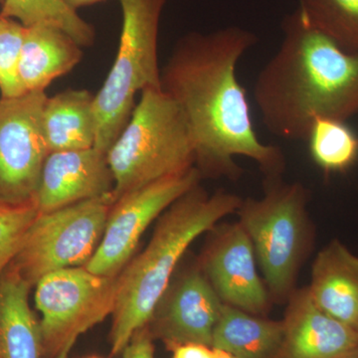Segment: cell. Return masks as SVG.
<instances>
[{
	"label": "cell",
	"instance_id": "7402d4cb",
	"mask_svg": "<svg viewBox=\"0 0 358 358\" xmlns=\"http://www.w3.org/2000/svg\"><path fill=\"white\" fill-rule=\"evenodd\" d=\"M299 8L313 27L358 54V0H300Z\"/></svg>",
	"mask_w": 358,
	"mask_h": 358
},
{
	"label": "cell",
	"instance_id": "e0dca14e",
	"mask_svg": "<svg viewBox=\"0 0 358 358\" xmlns=\"http://www.w3.org/2000/svg\"><path fill=\"white\" fill-rule=\"evenodd\" d=\"M82 56V47L62 30L47 25L26 27L20 64L26 93L45 91L54 80L74 69Z\"/></svg>",
	"mask_w": 358,
	"mask_h": 358
},
{
	"label": "cell",
	"instance_id": "603a6c76",
	"mask_svg": "<svg viewBox=\"0 0 358 358\" xmlns=\"http://www.w3.org/2000/svg\"><path fill=\"white\" fill-rule=\"evenodd\" d=\"M25 29L18 21L0 16V93L3 99L26 94L20 77Z\"/></svg>",
	"mask_w": 358,
	"mask_h": 358
},
{
	"label": "cell",
	"instance_id": "4316f807",
	"mask_svg": "<svg viewBox=\"0 0 358 358\" xmlns=\"http://www.w3.org/2000/svg\"><path fill=\"white\" fill-rule=\"evenodd\" d=\"M68 6L78 11V9L82 7L93 6L99 2L106 1V0H65Z\"/></svg>",
	"mask_w": 358,
	"mask_h": 358
},
{
	"label": "cell",
	"instance_id": "d4e9b609",
	"mask_svg": "<svg viewBox=\"0 0 358 358\" xmlns=\"http://www.w3.org/2000/svg\"><path fill=\"white\" fill-rule=\"evenodd\" d=\"M155 339L147 326L138 329L122 352V358H155Z\"/></svg>",
	"mask_w": 358,
	"mask_h": 358
},
{
	"label": "cell",
	"instance_id": "30bf717a",
	"mask_svg": "<svg viewBox=\"0 0 358 358\" xmlns=\"http://www.w3.org/2000/svg\"><path fill=\"white\" fill-rule=\"evenodd\" d=\"M45 91L0 99V203L33 201L49 155L43 129Z\"/></svg>",
	"mask_w": 358,
	"mask_h": 358
},
{
	"label": "cell",
	"instance_id": "83f0119b",
	"mask_svg": "<svg viewBox=\"0 0 358 358\" xmlns=\"http://www.w3.org/2000/svg\"><path fill=\"white\" fill-rule=\"evenodd\" d=\"M216 350V355H217V358H235L232 357V355H229V353L222 352V350Z\"/></svg>",
	"mask_w": 358,
	"mask_h": 358
},
{
	"label": "cell",
	"instance_id": "5bb4252c",
	"mask_svg": "<svg viewBox=\"0 0 358 358\" xmlns=\"http://www.w3.org/2000/svg\"><path fill=\"white\" fill-rule=\"evenodd\" d=\"M286 303L277 358L358 357V331L320 310L308 287L294 289Z\"/></svg>",
	"mask_w": 358,
	"mask_h": 358
},
{
	"label": "cell",
	"instance_id": "ba28073f",
	"mask_svg": "<svg viewBox=\"0 0 358 358\" xmlns=\"http://www.w3.org/2000/svg\"><path fill=\"white\" fill-rule=\"evenodd\" d=\"M113 194L38 214L10 264L35 286L49 273L85 267L103 235Z\"/></svg>",
	"mask_w": 358,
	"mask_h": 358
},
{
	"label": "cell",
	"instance_id": "484cf974",
	"mask_svg": "<svg viewBox=\"0 0 358 358\" xmlns=\"http://www.w3.org/2000/svg\"><path fill=\"white\" fill-rule=\"evenodd\" d=\"M171 358H217L216 350L209 345L200 343H182L167 348Z\"/></svg>",
	"mask_w": 358,
	"mask_h": 358
},
{
	"label": "cell",
	"instance_id": "44dd1931",
	"mask_svg": "<svg viewBox=\"0 0 358 358\" xmlns=\"http://www.w3.org/2000/svg\"><path fill=\"white\" fill-rule=\"evenodd\" d=\"M313 162L324 176L350 171L358 160V134L345 121L317 117L307 136Z\"/></svg>",
	"mask_w": 358,
	"mask_h": 358
},
{
	"label": "cell",
	"instance_id": "9c48e42d",
	"mask_svg": "<svg viewBox=\"0 0 358 358\" xmlns=\"http://www.w3.org/2000/svg\"><path fill=\"white\" fill-rule=\"evenodd\" d=\"M201 178L194 166L120 197L110 208L102 240L85 268L94 274L117 277L133 259L148 226L179 197L199 185Z\"/></svg>",
	"mask_w": 358,
	"mask_h": 358
},
{
	"label": "cell",
	"instance_id": "6da1fadb",
	"mask_svg": "<svg viewBox=\"0 0 358 358\" xmlns=\"http://www.w3.org/2000/svg\"><path fill=\"white\" fill-rule=\"evenodd\" d=\"M256 41L254 33L238 26L190 32L160 70L162 91L185 115L201 176L236 180L242 174L236 157L254 160L265 179L282 178L286 169L281 148L259 140L236 77L238 62Z\"/></svg>",
	"mask_w": 358,
	"mask_h": 358
},
{
	"label": "cell",
	"instance_id": "d6986e66",
	"mask_svg": "<svg viewBox=\"0 0 358 358\" xmlns=\"http://www.w3.org/2000/svg\"><path fill=\"white\" fill-rule=\"evenodd\" d=\"M282 336V320H268L224 303L214 327L212 348L235 358H277Z\"/></svg>",
	"mask_w": 358,
	"mask_h": 358
},
{
	"label": "cell",
	"instance_id": "2e32d148",
	"mask_svg": "<svg viewBox=\"0 0 358 358\" xmlns=\"http://www.w3.org/2000/svg\"><path fill=\"white\" fill-rule=\"evenodd\" d=\"M31 288L11 265L0 277V358H44L39 320L29 306Z\"/></svg>",
	"mask_w": 358,
	"mask_h": 358
},
{
	"label": "cell",
	"instance_id": "cb8c5ba5",
	"mask_svg": "<svg viewBox=\"0 0 358 358\" xmlns=\"http://www.w3.org/2000/svg\"><path fill=\"white\" fill-rule=\"evenodd\" d=\"M38 216L34 202L0 203V277L20 252L30 226Z\"/></svg>",
	"mask_w": 358,
	"mask_h": 358
},
{
	"label": "cell",
	"instance_id": "4dcf8cb0",
	"mask_svg": "<svg viewBox=\"0 0 358 358\" xmlns=\"http://www.w3.org/2000/svg\"><path fill=\"white\" fill-rule=\"evenodd\" d=\"M353 358H358V357H353Z\"/></svg>",
	"mask_w": 358,
	"mask_h": 358
},
{
	"label": "cell",
	"instance_id": "8fae6325",
	"mask_svg": "<svg viewBox=\"0 0 358 358\" xmlns=\"http://www.w3.org/2000/svg\"><path fill=\"white\" fill-rule=\"evenodd\" d=\"M208 232L199 264L212 288L225 305L266 317L273 303L246 231L236 222L217 224Z\"/></svg>",
	"mask_w": 358,
	"mask_h": 358
},
{
	"label": "cell",
	"instance_id": "7a4b0ae2",
	"mask_svg": "<svg viewBox=\"0 0 358 358\" xmlns=\"http://www.w3.org/2000/svg\"><path fill=\"white\" fill-rule=\"evenodd\" d=\"M282 41L257 78L254 96L266 128L307 140L317 117L358 114V54L313 27L300 8L282 21Z\"/></svg>",
	"mask_w": 358,
	"mask_h": 358
},
{
	"label": "cell",
	"instance_id": "f1b7e54d",
	"mask_svg": "<svg viewBox=\"0 0 358 358\" xmlns=\"http://www.w3.org/2000/svg\"><path fill=\"white\" fill-rule=\"evenodd\" d=\"M4 0H0V6H2L3 4Z\"/></svg>",
	"mask_w": 358,
	"mask_h": 358
},
{
	"label": "cell",
	"instance_id": "9a60e30c",
	"mask_svg": "<svg viewBox=\"0 0 358 358\" xmlns=\"http://www.w3.org/2000/svg\"><path fill=\"white\" fill-rule=\"evenodd\" d=\"M308 289L320 310L358 331V256L339 240L315 257Z\"/></svg>",
	"mask_w": 358,
	"mask_h": 358
},
{
	"label": "cell",
	"instance_id": "5b68a950",
	"mask_svg": "<svg viewBox=\"0 0 358 358\" xmlns=\"http://www.w3.org/2000/svg\"><path fill=\"white\" fill-rule=\"evenodd\" d=\"M261 199H246L238 222L253 244L273 303H285L296 289V278L315 241L307 210L310 190L282 178L265 179Z\"/></svg>",
	"mask_w": 358,
	"mask_h": 358
},
{
	"label": "cell",
	"instance_id": "f546056e",
	"mask_svg": "<svg viewBox=\"0 0 358 358\" xmlns=\"http://www.w3.org/2000/svg\"><path fill=\"white\" fill-rule=\"evenodd\" d=\"M86 358H102V357H86Z\"/></svg>",
	"mask_w": 358,
	"mask_h": 358
},
{
	"label": "cell",
	"instance_id": "277c9868",
	"mask_svg": "<svg viewBox=\"0 0 358 358\" xmlns=\"http://www.w3.org/2000/svg\"><path fill=\"white\" fill-rule=\"evenodd\" d=\"M114 176L113 199L195 166L185 115L162 88L141 92L128 124L107 152Z\"/></svg>",
	"mask_w": 358,
	"mask_h": 358
},
{
	"label": "cell",
	"instance_id": "4fadbf2b",
	"mask_svg": "<svg viewBox=\"0 0 358 358\" xmlns=\"http://www.w3.org/2000/svg\"><path fill=\"white\" fill-rule=\"evenodd\" d=\"M115 180L107 155L95 148L50 152L34 202L38 214L113 194Z\"/></svg>",
	"mask_w": 358,
	"mask_h": 358
},
{
	"label": "cell",
	"instance_id": "8992f818",
	"mask_svg": "<svg viewBox=\"0 0 358 358\" xmlns=\"http://www.w3.org/2000/svg\"><path fill=\"white\" fill-rule=\"evenodd\" d=\"M119 2L122 26L117 57L94 101V148L106 155L128 124L136 94L162 88L157 48L160 17L167 0Z\"/></svg>",
	"mask_w": 358,
	"mask_h": 358
},
{
	"label": "cell",
	"instance_id": "ac0fdd59",
	"mask_svg": "<svg viewBox=\"0 0 358 358\" xmlns=\"http://www.w3.org/2000/svg\"><path fill=\"white\" fill-rule=\"evenodd\" d=\"M95 95L87 90H67L48 96L43 129L49 154L94 148L96 141Z\"/></svg>",
	"mask_w": 358,
	"mask_h": 358
},
{
	"label": "cell",
	"instance_id": "ffe728a7",
	"mask_svg": "<svg viewBox=\"0 0 358 358\" xmlns=\"http://www.w3.org/2000/svg\"><path fill=\"white\" fill-rule=\"evenodd\" d=\"M0 16L18 21L25 27L47 25L57 28L81 47L95 43V28L65 0H4Z\"/></svg>",
	"mask_w": 358,
	"mask_h": 358
},
{
	"label": "cell",
	"instance_id": "3957f363",
	"mask_svg": "<svg viewBox=\"0 0 358 358\" xmlns=\"http://www.w3.org/2000/svg\"><path fill=\"white\" fill-rule=\"evenodd\" d=\"M242 200L222 189L210 194L199 185L159 216L150 243L117 275L110 333L113 357L122 355L134 334L147 326L190 245L236 213Z\"/></svg>",
	"mask_w": 358,
	"mask_h": 358
},
{
	"label": "cell",
	"instance_id": "7c38bea8",
	"mask_svg": "<svg viewBox=\"0 0 358 358\" xmlns=\"http://www.w3.org/2000/svg\"><path fill=\"white\" fill-rule=\"evenodd\" d=\"M223 305L199 264L173 275L147 327L155 341H162L166 350L182 343L212 348Z\"/></svg>",
	"mask_w": 358,
	"mask_h": 358
},
{
	"label": "cell",
	"instance_id": "52a82bcc",
	"mask_svg": "<svg viewBox=\"0 0 358 358\" xmlns=\"http://www.w3.org/2000/svg\"><path fill=\"white\" fill-rule=\"evenodd\" d=\"M35 287L44 358H69L80 336L115 310L117 277L67 268L45 275Z\"/></svg>",
	"mask_w": 358,
	"mask_h": 358
}]
</instances>
